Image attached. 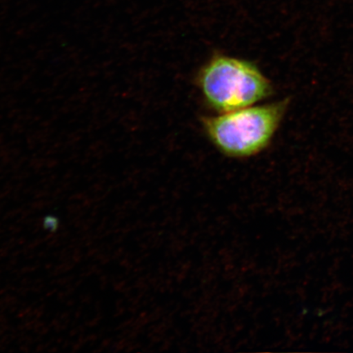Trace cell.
I'll return each instance as SVG.
<instances>
[{
    "label": "cell",
    "instance_id": "cell-1",
    "mask_svg": "<svg viewBox=\"0 0 353 353\" xmlns=\"http://www.w3.org/2000/svg\"><path fill=\"white\" fill-rule=\"evenodd\" d=\"M289 101L253 105L202 119L212 144L228 157L248 159L268 148L285 116Z\"/></svg>",
    "mask_w": 353,
    "mask_h": 353
},
{
    "label": "cell",
    "instance_id": "cell-2",
    "mask_svg": "<svg viewBox=\"0 0 353 353\" xmlns=\"http://www.w3.org/2000/svg\"><path fill=\"white\" fill-rule=\"evenodd\" d=\"M197 86L206 104L219 113L257 104L273 92L270 81L257 65L224 54L211 57L202 66Z\"/></svg>",
    "mask_w": 353,
    "mask_h": 353
}]
</instances>
